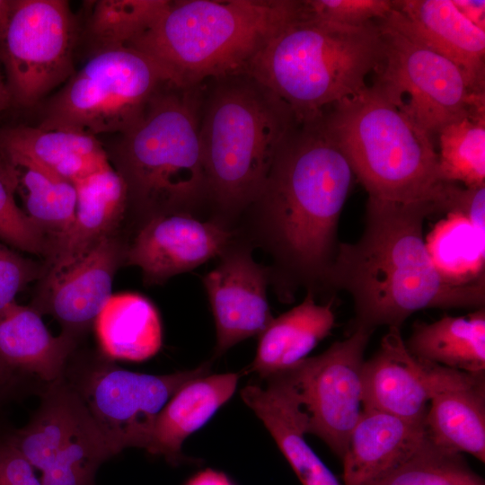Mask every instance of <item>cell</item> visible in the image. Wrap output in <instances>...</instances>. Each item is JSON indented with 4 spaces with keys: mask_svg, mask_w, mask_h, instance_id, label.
Wrapping results in <instances>:
<instances>
[{
    "mask_svg": "<svg viewBox=\"0 0 485 485\" xmlns=\"http://www.w3.org/2000/svg\"><path fill=\"white\" fill-rule=\"evenodd\" d=\"M11 373L6 367H4L0 362V390L7 383Z\"/></svg>",
    "mask_w": 485,
    "mask_h": 485,
    "instance_id": "cell-41",
    "label": "cell"
},
{
    "mask_svg": "<svg viewBox=\"0 0 485 485\" xmlns=\"http://www.w3.org/2000/svg\"><path fill=\"white\" fill-rule=\"evenodd\" d=\"M209 364L186 372L154 375L108 366L94 371L77 389L115 454L146 447L154 419L188 382L207 375Z\"/></svg>",
    "mask_w": 485,
    "mask_h": 485,
    "instance_id": "cell-13",
    "label": "cell"
},
{
    "mask_svg": "<svg viewBox=\"0 0 485 485\" xmlns=\"http://www.w3.org/2000/svg\"><path fill=\"white\" fill-rule=\"evenodd\" d=\"M303 14L335 23L360 26L382 19L392 9L390 0H305Z\"/></svg>",
    "mask_w": 485,
    "mask_h": 485,
    "instance_id": "cell-34",
    "label": "cell"
},
{
    "mask_svg": "<svg viewBox=\"0 0 485 485\" xmlns=\"http://www.w3.org/2000/svg\"><path fill=\"white\" fill-rule=\"evenodd\" d=\"M74 344L68 333L54 337L32 306L13 302L0 312V362L10 372L19 369L53 383L60 379Z\"/></svg>",
    "mask_w": 485,
    "mask_h": 485,
    "instance_id": "cell-25",
    "label": "cell"
},
{
    "mask_svg": "<svg viewBox=\"0 0 485 485\" xmlns=\"http://www.w3.org/2000/svg\"><path fill=\"white\" fill-rule=\"evenodd\" d=\"M0 146L7 159L28 160L71 182L110 163L94 136L74 130L16 127L2 133Z\"/></svg>",
    "mask_w": 485,
    "mask_h": 485,
    "instance_id": "cell-23",
    "label": "cell"
},
{
    "mask_svg": "<svg viewBox=\"0 0 485 485\" xmlns=\"http://www.w3.org/2000/svg\"><path fill=\"white\" fill-rule=\"evenodd\" d=\"M169 0L94 1L85 34L93 51L128 46L163 13Z\"/></svg>",
    "mask_w": 485,
    "mask_h": 485,
    "instance_id": "cell-31",
    "label": "cell"
},
{
    "mask_svg": "<svg viewBox=\"0 0 485 485\" xmlns=\"http://www.w3.org/2000/svg\"><path fill=\"white\" fill-rule=\"evenodd\" d=\"M233 242L202 278L216 328V356L260 335L273 319L267 300L270 271L254 261L251 248Z\"/></svg>",
    "mask_w": 485,
    "mask_h": 485,
    "instance_id": "cell-15",
    "label": "cell"
},
{
    "mask_svg": "<svg viewBox=\"0 0 485 485\" xmlns=\"http://www.w3.org/2000/svg\"><path fill=\"white\" fill-rule=\"evenodd\" d=\"M199 86L164 85L141 119L119 134L113 148V163L127 185L128 201L147 220L172 213L192 215L207 197Z\"/></svg>",
    "mask_w": 485,
    "mask_h": 485,
    "instance_id": "cell-7",
    "label": "cell"
},
{
    "mask_svg": "<svg viewBox=\"0 0 485 485\" xmlns=\"http://www.w3.org/2000/svg\"><path fill=\"white\" fill-rule=\"evenodd\" d=\"M172 84L155 60L130 47L93 52L48 101L44 129H67L92 136L122 134L145 113L154 95Z\"/></svg>",
    "mask_w": 485,
    "mask_h": 485,
    "instance_id": "cell-8",
    "label": "cell"
},
{
    "mask_svg": "<svg viewBox=\"0 0 485 485\" xmlns=\"http://www.w3.org/2000/svg\"><path fill=\"white\" fill-rule=\"evenodd\" d=\"M186 485H234L222 472L206 469L195 474Z\"/></svg>",
    "mask_w": 485,
    "mask_h": 485,
    "instance_id": "cell-38",
    "label": "cell"
},
{
    "mask_svg": "<svg viewBox=\"0 0 485 485\" xmlns=\"http://www.w3.org/2000/svg\"><path fill=\"white\" fill-rule=\"evenodd\" d=\"M11 99L7 85L3 82L0 72V113L6 108Z\"/></svg>",
    "mask_w": 485,
    "mask_h": 485,
    "instance_id": "cell-40",
    "label": "cell"
},
{
    "mask_svg": "<svg viewBox=\"0 0 485 485\" xmlns=\"http://www.w3.org/2000/svg\"><path fill=\"white\" fill-rule=\"evenodd\" d=\"M301 1H170L128 46L155 60L181 88L245 72L252 58L299 17Z\"/></svg>",
    "mask_w": 485,
    "mask_h": 485,
    "instance_id": "cell-3",
    "label": "cell"
},
{
    "mask_svg": "<svg viewBox=\"0 0 485 485\" xmlns=\"http://www.w3.org/2000/svg\"><path fill=\"white\" fill-rule=\"evenodd\" d=\"M453 3L469 21L485 30V1L453 0Z\"/></svg>",
    "mask_w": 485,
    "mask_h": 485,
    "instance_id": "cell-37",
    "label": "cell"
},
{
    "mask_svg": "<svg viewBox=\"0 0 485 485\" xmlns=\"http://www.w3.org/2000/svg\"><path fill=\"white\" fill-rule=\"evenodd\" d=\"M383 57L376 81L403 101L409 115L432 137L446 125L484 110V94L474 93L462 70L384 17L376 23Z\"/></svg>",
    "mask_w": 485,
    "mask_h": 485,
    "instance_id": "cell-9",
    "label": "cell"
},
{
    "mask_svg": "<svg viewBox=\"0 0 485 485\" xmlns=\"http://www.w3.org/2000/svg\"><path fill=\"white\" fill-rule=\"evenodd\" d=\"M94 327L101 350L111 358L143 361L162 346L159 313L147 298L137 293L111 295Z\"/></svg>",
    "mask_w": 485,
    "mask_h": 485,
    "instance_id": "cell-27",
    "label": "cell"
},
{
    "mask_svg": "<svg viewBox=\"0 0 485 485\" xmlns=\"http://www.w3.org/2000/svg\"><path fill=\"white\" fill-rule=\"evenodd\" d=\"M11 444L41 471L42 485H93L98 466L116 454L76 388L61 379Z\"/></svg>",
    "mask_w": 485,
    "mask_h": 485,
    "instance_id": "cell-10",
    "label": "cell"
},
{
    "mask_svg": "<svg viewBox=\"0 0 485 485\" xmlns=\"http://www.w3.org/2000/svg\"><path fill=\"white\" fill-rule=\"evenodd\" d=\"M234 231L217 221L172 213L145 222L126 249L125 261L138 267L147 284L168 278L220 256L234 241Z\"/></svg>",
    "mask_w": 485,
    "mask_h": 485,
    "instance_id": "cell-14",
    "label": "cell"
},
{
    "mask_svg": "<svg viewBox=\"0 0 485 485\" xmlns=\"http://www.w3.org/2000/svg\"><path fill=\"white\" fill-rule=\"evenodd\" d=\"M12 7L13 1L0 0V40L6 30L12 12Z\"/></svg>",
    "mask_w": 485,
    "mask_h": 485,
    "instance_id": "cell-39",
    "label": "cell"
},
{
    "mask_svg": "<svg viewBox=\"0 0 485 485\" xmlns=\"http://www.w3.org/2000/svg\"><path fill=\"white\" fill-rule=\"evenodd\" d=\"M324 122L368 197L428 201L445 213L450 182L439 178L432 137L388 86L378 81L366 85L324 112Z\"/></svg>",
    "mask_w": 485,
    "mask_h": 485,
    "instance_id": "cell-5",
    "label": "cell"
},
{
    "mask_svg": "<svg viewBox=\"0 0 485 485\" xmlns=\"http://www.w3.org/2000/svg\"><path fill=\"white\" fill-rule=\"evenodd\" d=\"M72 183L77 196L75 220L51 244L46 270L67 264L114 235L128 203L127 185L110 163Z\"/></svg>",
    "mask_w": 485,
    "mask_h": 485,
    "instance_id": "cell-21",
    "label": "cell"
},
{
    "mask_svg": "<svg viewBox=\"0 0 485 485\" xmlns=\"http://www.w3.org/2000/svg\"><path fill=\"white\" fill-rule=\"evenodd\" d=\"M427 438L425 423L363 410L342 457L343 485H367L411 456Z\"/></svg>",
    "mask_w": 485,
    "mask_h": 485,
    "instance_id": "cell-22",
    "label": "cell"
},
{
    "mask_svg": "<svg viewBox=\"0 0 485 485\" xmlns=\"http://www.w3.org/2000/svg\"><path fill=\"white\" fill-rule=\"evenodd\" d=\"M367 485H485L462 454L440 447L427 436L402 463Z\"/></svg>",
    "mask_w": 485,
    "mask_h": 485,
    "instance_id": "cell-32",
    "label": "cell"
},
{
    "mask_svg": "<svg viewBox=\"0 0 485 485\" xmlns=\"http://www.w3.org/2000/svg\"><path fill=\"white\" fill-rule=\"evenodd\" d=\"M211 81L200 102L199 139L207 197L226 225L225 218L258 198L297 121L283 101L247 73Z\"/></svg>",
    "mask_w": 485,
    "mask_h": 485,
    "instance_id": "cell-4",
    "label": "cell"
},
{
    "mask_svg": "<svg viewBox=\"0 0 485 485\" xmlns=\"http://www.w3.org/2000/svg\"><path fill=\"white\" fill-rule=\"evenodd\" d=\"M265 386L241 391L243 401L266 426L303 485H343L304 439V419L295 390L281 372Z\"/></svg>",
    "mask_w": 485,
    "mask_h": 485,
    "instance_id": "cell-20",
    "label": "cell"
},
{
    "mask_svg": "<svg viewBox=\"0 0 485 485\" xmlns=\"http://www.w3.org/2000/svg\"><path fill=\"white\" fill-rule=\"evenodd\" d=\"M125 254L126 249L112 235L67 264L45 270L33 308L51 314L64 327L63 332L74 336L94 322L111 296L114 276Z\"/></svg>",
    "mask_w": 485,
    "mask_h": 485,
    "instance_id": "cell-16",
    "label": "cell"
},
{
    "mask_svg": "<svg viewBox=\"0 0 485 485\" xmlns=\"http://www.w3.org/2000/svg\"><path fill=\"white\" fill-rule=\"evenodd\" d=\"M8 173L18 190L23 212L51 244L75 220L77 196L74 184L28 160L9 158ZM49 253V252H48Z\"/></svg>",
    "mask_w": 485,
    "mask_h": 485,
    "instance_id": "cell-29",
    "label": "cell"
},
{
    "mask_svg": "<svg viewBox=\"0 0 485 485\" xmlns=\"http://www.w3.org/2000/svg\"><path fill=\"white\" fill-rule=\"evenodd\" d=\"M428 438L445 449L485 462V373L432 363V390L425 419Z\"/></svg>",
    "mask_w": 485,
    "mask_h": 485,
    "instance_id": "cell-19",
    "label": "cell"
},
{
    "mask_svg": "<svg viewBox=\"0 0 485 485\" xmlns=\"http://www.w3.org/2000/svg\"><path fill=\"white\" fill-rule=\"evenodd\" d=\"M438 174L443 181L465 188L485 186V112L477 110L438 133Z\"/></svg>",
    "mask_w": 485,
    "mask_h": 485,
    "instance_id": "cell-30",
    "label": "cell"
},
{
    "mask_svg": "<svg viewBox=\"0 0 485 485\" xmlns=\"http://www.w3.org/2000/svg\"><path fill=\"white\" fill-rule=\"evenodd\" d=\"M405 345L419 359L467 373H484L485 308L465 316L446 315L431 323H415Z\"/></svg>",
    "mask_w": 485,
    "mask_h": 485,
    "instance_id": "cell-28",
    "label": "cell"
},
{
    "mask_svg": "<svg viewBox=\"0 0 485 485\" xmlns=\"http://www.w3.org/2000/svg\"><path fill=\"white\" fill-rule=\"evenodd\" d=\"M445 212L464 219L472 229L481 251L485 249V186L462 188L451 182Z\"/></svg>",
    "mask_w": 485,
    "mask_h": 485,
    "instance_id": "cell-36",
    "label": "cell"
},
{
    "mask_svg": "<svg viewBox=\"0 0 485 485\" xmlns=\"http://www.w3.org/2000/svg\"><path fill=\"white\" fill-rule=\"evenodd\" d=\"M334 325L331 303L319 304L313 293L308 291L301 304L273 318L260 334L250 371L264 379L291 368L306 358Z\"/></svg>",
    "mask_w": 485,
    "mask_h": 485,
    "instance_id": "cell-26",
    "label": "cell"
},
{
    "mask_svg": "<svg viewBox=\"0 0 485 485\" xmlns=\"http://www.w3.org/2000/svg\"><path fill=\"white\" fill-rule=\"evenodd\" d=\"M373 331L356 326L348 338L282 371L295 390L305 433L317 436L340 459L363 410L361 372Z\"/></svg>",
    "mask_w": 485,
    "mask_h": 485,
    "instance_id": "cell-12",
    "label": "cell"
},
{
    "mask_svg": "<svg viewBox=\"0 0 485 485\" xmlns=\"http://www.w3.org/2000/svg\"><path fill=\"white\" fill-rule=\"evenodd\" d=\"M45 267L24 258L0 243V312L15 302L27 284L41 278Z\"/></svg>",
    "mask_w": 485,
    "mask_h": 485,
    "instance_id": "cell-35",
    "label": "cell"
},
{
    "mask_svg": "<svg viewBox=\"0 0 485 485\" xmlns=\"http://www.w3.org/2000/svg\"><path fill=\"white\" fill-rule=\"evenodd\" d=\"M363 410L425 423L432 390V363L415 357L401 329L389 327L361 372Z\"/></svg>",
    "mask_w": 485,
    "mask_h": 485,
    "instance_id": "cell-17",
    "label": "cell"
},
{
    "mask_svg": "<svg viewBox=\"0 0 485 485\" xmlns=\"http://www.w3.org/2000/svg\"><path fill=\"white\" fill-rule=\"evenodd\" d=\"M239 375H203L180 388L156 416L146 449L171 463L181 459V445L234 394Z\"/></svg>",
    "mask_w": 485,
    "mask_h": 485,
    "instance_id": "cell-24",
    "label": "cell"
},
{
    "mask_svg": "<svg viewBox=\"0 0 485 485\" xmlns=\"http://www.w3.org/2000/svg\"><path fill=\"white\" fill-rule=\"evenodd\" d=\"M13 192L8 171H0V239L19 250L48 257V238L17 206Z\"/></svg>",
    "mask_w": 485,
    "mask_h": 485,
    "instance_id": "cell-33",
    "label": "cell"
},
{
    "mask_svg": "<svg viewBox=\"0 0 485 485\" xmlns=\"http://www.w3.org/2000/svg\"><path fill=\"white\" fill-rule=\"evenodd\" d=\"M436 206L368 197L356 242H340L327 285L352 297L356 326L397 327L424 309L485 304L484 277L465 280L441 269L424 240V223Z\"/></svg>",
    "mask_w": 485,
    "mask_h": 485,
    "instance_id": "cell-1",
    "label": "cell"
},
{
    "mask_svg": "<svg viewBox=\"0 0 485 485\" xmlns=\"http://www.w3.org/2000/svg\"><path fill=\"white\" fill-rule=\"evenodd\" d=\"M75 25L64 0L13 1L0 40L7 88L19 105L31 107L74 74Z\"/></svg>",
    "mask_w": 485,
    "mask_h": 485,
    "instance_id": "cell-11",
    "label": "cell"
},
{
    "mask_svg": "<svg viewBox=\"0 0 485 485\" xmlns=\"http://www.w3.org/2000/svg\"><path fill=\"white\" fill-rule=\"evenodd\" d=\"M354 176L326 128L324 113L296 122L249 207L255 237L287 285L313 293L327 285L340 243V216Z\"/></svg>",
    "mask_w": 485,
    "mask_h": 485,
    "instance_id": "cell-2",
    "label": "cell"
},
{
    "mask_svg": "<svg viewBox=\"0 0 485 485\" xmlns=\"http://www.w3.org/2000/svg\"><path fill=\"white\" fill-rule=\"evenodd\" d=\"M384 18L455 64L472 90L484 94L485 30L469 21L453 0L392 1Z\"/></svg>",
    "mask_w": 485,
    "mask_h": 485,
    "instance_id": "cell-18",
    "label": "cell"
},
{
    "mask_svg": "<svg viewBox=\"0 0 485 485\" xmlns=\"http://www.w3.org/2000/svg\"><path fill=\"white\" fill-rule=\"evenodd\" d=\"M302 3V2H301ZM383 57L376 23L350 26L301 13L251 61L244 73L292 110L297 122L366 87Z\"/></svg>",
    "mask_w": 485,
    "mask_h": 485,
    "instance_id": "cell-6",
    "label": "cell"
}]
</instances>
